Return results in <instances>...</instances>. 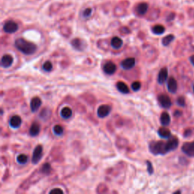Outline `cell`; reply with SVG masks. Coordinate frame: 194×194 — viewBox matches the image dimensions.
Listing matches in <instances>:
<instances>
[{"instance_id":"obj_1","label":"cell","mask_w":194,"mask_h":194,"mask_svg":"<svg viewBox=\"0 0 194 194\" xmlns=\"http://www.w3.org/2000/svg\"><path fill=\"white\" fill-rule=\"evenodd\" d=\"M15 46L18 51L24 55H33L37 50V47L34 43L27 41L23 38H18L15 40Z\"/></svg>"},{"instance_id":"obj_2","label":"cell","mask_w":194,"mask_h":194,"mask_svg":"<svg viewBox=\"0 0 194 194\" xmlns=\"http://www.w3.org/2000/svg\"><path fill=\"white\" fill-rule=\"evenodd\" d=\"M149 149L150 153L155 155H165L168 153L166 146V142L164 141H153L149 143Z\"/></svg>"},{"instance_id":"obj_3","label":"cell","mask_w":194,"mask_h":194,"mask_svg":"<svg viewBox=\"0 0 194 194\" xmlns=\"http://www.w3.org/2000/svg\"><path fill=\"white\" fill-rule=\"evenodd\" d=\"M18 30V25L13 21H8L3 25V31L7 34H14Z\"/></svg>"},{"instance_id":"obj_4","label":"cell","mask_w":194,"mask_h":194,"mask_svg":"<svg viewBox=\"0 0 194 194\" xmlns=\"http://www.w3.org/2000/svg\"><path fill=\"white\" fill-rule=\"evenodd\" d=\"M43 148L41 145H38L35 147L32 157L33 164H37L41 160L42 156H43Z\"/></svg>"},{"instance_id":"obj_5","label":"cell","mask_w":194,"mask_h":194,"mask_svg":"<svg viewBox=\"0 0 194 194\" xmlns=\"http://www.w3.org/2000/svg\"><path fill=\"white\" fill-rule=\"evenodd\" d=\"M182 151L187 155L190 157L194 156V141L193 142H189L183 143L181 148Z\"/></svg>"},{"instance_id":"obj_6","label":"cell","mask_w":194,"mask_h":194,"mask_svg":"<svg viewBox=\"0 0 194 194\" xmlns=\"http://www.w3.org/2000/svg\"><path fill=\"white\" fill-rule=\"evenodd\" d=\"M111 112V107L108 105H102L100 106L97 109V115L99 118H103L107 117Z\"/></svg>"},{"instance_id":"obj_7","label":"cell","mask_w":194,"mask_h":194,"mask_svg":"<svg viewBox=\"0 0 194 194\" xmlns=\"http://www.w3.org/2000/svg\"><path fill=\"white\" fill-rule=\"evenodd\" d=\"M178 144H179V142H178V140L177 137H171L168 139V141L166 142V146H167V149L168 152H171L173 151V150L176 149L177 148Z\"/></svg>"},{"instance_id":"obj_8","label":"cell","mask_w":194,"mask_h":194,"mask_svg":"<svg viewBox=\"0 0 194 194\" xmlns=\"http://www.w3.org/2000/svg\"><path fill=\"white\" fill-rule=\"evenodd\" d=\"M136 60L134 58H127L122 61L121 63V67L125 70L132 69L135 66Z\"/></svg>"},{"instance_id":"obj_9","label":"cell","mask_w":194,"mask_h":194,"mask_svg":"<svg viewBox=\"0 0 194 194\" xmlns=\"http://www.w3.org/2000/svg\"><path fill=\"white\" fill-rule=\"evenodd\" d=\"M161 106L164 109H169L171 106V100L167 95H160L158 98Z\"/></svg>"},{"instance_id":"obj_10","label":"cell","mask_w":194,"mask_h":194,"mask_svg":"<svg viewBox=\"0 0 194 194\" xmlns=\"http://www.w3.org/2000/svg\"><path fill=\"white\" fill-rule=\"evenodd\" d=\"M71 44L73 48L78 51H83L85 50V42L78 38L73 40L71 42Z\"/></svg>"},{"instance_id":"obj_11","label":"cell","mask_w":194,"mask_h":194,"mask_svg":"<svg viewBox=\"0 0 194 194\" xmlns=\"http://www.w3.org/2000/svg\"><path fill=\"white\" fill-rule=\"evenodd\" d=\"M22 123L21 118L18 115H14L9 120V125L12 128L17 129L21 127Z\"/></svg>"},{"instance_id":"obj_12","label":"cell","mask_w":194,"mask_h":194,"mask_svg":"<svg viewBox=\"0 0 194 194\" xmlns=\"http://www.w3.org/2000/svg\"><path fill=\"white\" fill-rule=\"evenodd\" d=\"M117 70L116 65L113 62H107L104 66H103V71L106 74L112 75L114 74Z\"/></svg>"},{"instance_id":"obj_13","label":"cell","mask_w":194,"mask_h":194,"mask_svg":"<svg viewBox=\"0 0 194 194\" xmlns=\"http://www.w3.org/2000/svg\"><path fill=\"white\" fill-rule=\"evenodd\" d=\"M42 105V101L39 97H34L31 101V104H30V107H31V110L32 112H36Z\"/></svg>"},{"instance_id":"obj_14","label":"cell","mask_w":194,"mask_h":194,"mask_svg":"<svg viewBox=\"0 0 194 194\" xmlns=\"http://www.w3.org/2000/svg\"><path fill=\"white\" fill-rule=\"evenodd\" d=\"M168 90L171 93H175L177 90V83L174 78H170L167 83Z\"/></svg>"},{"instance_id":"obj_15","label":"cell","mask_w":194,"mask_h":194,"mask_svg":"<svg viewBox=\"0 0 194 194\" xmlns=\"http://www.w3.org/2000/svg\"><path fill=\"white\" fill-rule=\"evenodd\" d=\"M13 63V58H12L10 55H3L1 59V66L2 68H9Z\"/></svg>"},{"instance_id":"obj_16","label":"cell","mask_w":194,"mask_h":194,"mask_svg":"<svg viewBox=\"0 0 194 194\" xmlns=\"http://www.w3.org/2000/svg\"><path fill=\"white\" fill-rule=\"evenodd\" d=\"M168 69L166 68L161 69L158 75V79H157L158 83L159 84H163L168 79Z\"/></svg>"},{"instance_id":"obj_17","label":"cell","mask_w":194,"mask_h":194,"mask_svg":"<svg viewBox=\"0 0 194 194\" xmlns=\"http://www.w3.org/2000/svg\"><path fill=\"white\" fill-rule=\"evenodd\" d=\"M40 126L37 123H33L29 129V134L31 137H36L40 134Z\"/></svg>"},{"instance_id":"obj_18","label":"cell","mask_w":194,"mask_h":194,"mask_svg":"<svg viewBox=\"0 0 194 194\" xmlns=\"http://www.w3.org/2000/svg\"><path fill=\"white\" fill-rule=\"evenodd\" d=\"M149 6L147 3L142 2L137 5V8H136V11H137V14L140 15H143L146 13L148 11Z\"/></svg>"},{"instance_id":"obj_19","label":"cell","mask_w":194,"mask_h":194,"mask_svg":"<svg viewBox=\"0 0 194 194\" xmlns=\"http://www.w3.org/2000/svg\"><path fill=\"white\" fill-rule=\"evenodd\" d=\"M116 87H117V89H118V91L123 94H127L130 92V91H129L128 87H127V86L126 85V83H124V82H121V81L118 82L116 84Z\"/></svg>"},{"instance_id":"obj_20","label":"cell","mask_w":194,"mask_h":194,"mask_svg":"<svg viewBox=\"0 0 194 194\" xmlns=\"http://www.w3.org/2000/svg\"><path fill=\"white\" fill-rule=\"evenodd\" d=\"M111 45L115 50H118L123 45V41H122V40L121 38L118 37V36H115V37H113L111 39Z\"/></svg>"},{"instance_id":"obj_21","label":"cell","mask_w":194,"mask_h":194,"mask_svg":"<svg viewBox=\"0 0 194 194\" xmlns=\"http://www.w3.org/2000/svg\"><path fill=\"white\" fill-rule=\"evenodd\" d=\"M158 134L161 138H163V139H168L171 137V131L166 127H161L158 130Z\"/></svg>"},{"instance_id":"obj_22","label":"cell","mask_w":194,"mask_h":194,"mask_svg":"<svg viewBox=\"0 0 194 194\" xmlns=\"http://www.w3.org/2000/svg\"><path fill=\"white\" fill-rule=\"evenodd\" d=\"M160 121H161V124H162L164 127L168 125L171 122V117L168 113H167V112L162 113L160 117Z\"/></svg>"},{"instance_id":"obj_23","label":"cell","mask_w":194,"mask_h":194,"mask_svg":"<svg viewBox=\"0 0 194 194\" xmlns=\"http://www.w3.org/2000/svg\"><path fill=\"white\" fill-rule=\"evenodd\" d=\"M61 117L64 119H69L72 116V110H71L69 107H64L63 108L61 111Z\"/></svg>"},{"instance_id":"obj_24","label":"cell","mask_w":194,"mask_h":194,"mask_svg":"<svg viewBox=\"0 0 194 194\" xmlns=\"http://www.w3.org/2000/svg\"><path fill=\"white\" fill-rule=\"evenodd\" d=\"M152 31L155 35H161L164 34L165 31V28L162 25L158 24V25H155L154 27L152 28Z\"/></svg>"},{"instance_id":"obj_25","label":"cell","mask_w":194,"mask_h":194,"mask_svg":"<svg viewBox=\"0 0 194 194\" xmlns=\"http://www.w3.org/2000/svg\"><path fill=\"white\" fill-rule=\"evenodd\" d=\"M174 40V36L172 34H170V35H168V36H165V37L162 39V45L165 46H168L169 44L171 43V42L173 41V40Z\"/></svg>"},{"instance_id":"obj_26","label":"cell","mask_w":194,"mask_h":194,"mask_svg":"<svg viewBox=\"0 0 194 194\" xmlns=\"http://www.w3.org/2000/svg\"><path fill=\"white\" fill-rule=\"evenodd\" d=\"M17 162L20 165H25L28 162V157L24 154H21L17 157Z\"/></svg>"},{"instance_id":"obj_27","label":"cell","mask_w":194,"mask_h":194,"mask_svg":"<svg viewBox=\"0 0 194 194\" xmlns=\"http://www.w3.org/2000/svg\"><path fill=\"white\" fill-rule=\"evenodd\" d=\"M41 171L44 174H49L52 171V167L50 163H45L44 165L42 166Z\"/></svg>"},{"instance_id":"obj_28","label":"cell","mask_w":194,"mask_h":194,"mask_svg":"<svg viewBox=\"0 0 194 194\" xmlns=\"http://www.w3.org/2000/svg\"><path fill=\"white\" fill-rule=\"evenodd\" d=\"M53 132L55 135L61 136L64 133V128L61 125H57L53 127Z\"/></svg>"},{"instance_id":"obj_29","label":"cell","mask_w":194,"mask_h":194,"mask_svg":"<svg viewBox=\"0 0 194 194\" xmlns=\"http://www.w3.org/2000/svg\"><path fill=\"white\" fill-rule=\"evenodd\" d=\"M42 68H43V71H46V72H50L52 69H53V66H52V63L50 61H48V62H46L43 64V67Z\"/></svg>"},{"instance_id":"obj_30","label":"cell","mask_w":194,"mask_h":194,"mask_svg":"<svg viewBox=\"0 0 194 194\" xmlns=\"http://www.w3.org/2000/svg\"><path fill=\"white\" fill-rule=\"evenodd\" d=\"M140 88H141L140 82L135 81L131 84V89L133 90V91L137 92V91H138V90H140Z\"/></svg>"},{"instance_id":"obj_31","label":"cell","mask_w":194,"mask_h":194,"mask_svg":"<svg viewBox=\"0 0 194 194\" xmlns=\"http://www.w3.org/2000/svg\"><path fill=\"white\" fill-rule=\"evenodd\" d=\"M92 12V8H86V9L83 10V13H82V15H83V17H89L91 16Z\"/></svg>"},{"instance_id":"obj_32","label":"cell","mask_w":194,"mask_h":194,"mask_svg":"<svg viewBox=\"0 0 194 194\" xmlns=\"http://www.w3.org/2000/svg\"><path fill=\"white\" fill-rule=\"evenodd\" d=\"M146 167H147V171L149 174H153V172H154V170H153V164H152L149 161H146Z\"/></svg>"},{"instance_id":"obj_33","label":"cell","mask_w":194,"mask_h":194,"mask_svg":"<svg viewBox=\"0 0 194 194\" xmlns=\"http://www.w3.org/2000/svg\"><path fill=\"white\" fill-rule=\"evenodd\" d=\"M177 103L178 106H182V107H183V106H185V99H184V98H183V97H181L178 98V99H177Z\"/></svg>"},{"instance_id":"obj_34","label":"cell","mask_w":194,"mask_h":194,"mask_svg":"<svg viewBox=\"0 0 194 194\" xmlns=\"http://www.w3.org/2000/svg\"><path fill=\"white\" fill-rule=\"evenodd\" d=\"M50 193H55V194H62L63 193V191L61 189L59 188H55V189H53V190H52L50 192Z\"/></svg>"},{"instance_id":"obj_35","label":"cell","mask_w":194,"mask_h":194,"mask_svg":"<svg viewBox=\"0 0 194 194\" xmlns=\"http://www.w3.org/2000/svg\"><path fill=\"white\" fill-rule=\"evenodd\" d=\"M174 17H175V15H174V13H171L170 15H169L168 16V17H167V21H171L174 20Z\"/></svg>"},{"instance_id":"obj_36","label":"cell","mask_w":194,"mask_h":194,"mask_svg":"<svg viewBox=\"0 0 194 194\" xmlns=\"http://www.w3.org/2000/svg\"><path fill=\"white\" fill-rule=\"evenodd\" d=\"M191 134V130H187L186 131L184 132V137H189V136Z\"/></svg>"},{"instance_id":"obj_37","label":"cell","mask_w":194,"mask_h":194,"mask_svg":"<svg viewBox=\"0 0 194 194\" xmlns=\"http://www.w3.org/2000/svg\"><path fill=\"white\" fill-rule=\"evenodd\" d=\"M181 115H182V112L180 111H176L175 112H174V115H175V116H181Z\"/></svg>"},{"instance_id":"obj_38","label":"cell","mask_w":194,"mask_h":194,"mask_svg":"<svg viewBox=\"0 0 194 194\" xmlns=\"http://www.w3.org/2000/svg\"><path fill=\"white\" fill-rule=\"evenodd\" d=\"M190 62H191V63H192V64H193V65L194 66V55H192L191 57H190Z\"/></svg>"},{"instance_id":"obj_39","label":"cell","mask_w":194,"mask_h":194,"mask_svg":"<svg viewBox=\"0 0 194 194\" xmlns=\"http://www.w3.org/2000/svg\"><path fill=\"white\" fill-rule=\"evenodd\" d=\"M193 92H194V84H193Z\"/></svg>"}]
</instances>
